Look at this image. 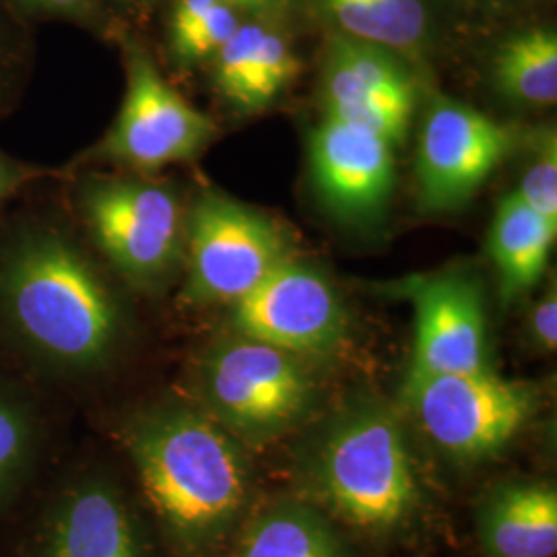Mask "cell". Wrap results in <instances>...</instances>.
Masks as SVG:
<instances>
[{
    "mask_svg": "<svg viewBox=\"0 0 557 557\" xmlns=\"http://www.w3.org/2000/svg\"><path fill=\"white\" fill-rule=\"evenodd\" d=\"M0 320L21 347L62 372L103 366L122 329L98 267L46 218L20 221L0 239Z\"/></svg>",
    "mask_w": 557,
    "mask_h": 557,
    "instance_id": "6da1fadb",
    "label": "cell"
},
{
    "mask_svg": "<svg viewBox=\"0 0 557 557\" xmlns=\"http://www.w3.org/2000/svg\"><path fill=\"white\" fill-rule=\"evenodd\" d=\"M145 496L168 533L186 549L223 537L248 496V467L218 419L163 407L126 432Z\"/></svg>",
    "mask_w": 557,
    "mask_h": 557,
    "instance_id": "7a4b0ae2",
    "label": "cell"
},
{
    "mask_svg": "<svg viewBox=\"0 0 557 557\" xmlns=\"http://www.w3.org/2000/svg\"><path fill=\"white\" fill-rule=\"evenodd\" d=\"M312 485L335 517L359 531L386 533L407 522L419 487L398 419L382 407L338 419L314 455Z\"/></svg>",
    "mask_w": 557,
    "mask_h": 557,
    "instance_id": "3957f363",
    "label": "cell"
},
{
    "mask_svg": "<svg viewBox=\"0 0 557 557\" xmlns=\"http://www.w3.org/2000/svg\"><path fill=\"white\" fill-rule=\"evenodd\" d=\"M77 209L103 257L131 285L156 289L174 275L184 255L186 218L170 186L85 180L77 188Z\"/></svg>",
    "mask_w": 557,
    "mask_h": 557,
    "instance_id": "277c9868",
    "label": "cell"
},
{
    "mask_svg": "<svg viewBox=\"0 0 557 557\" xmlns=\"http://www.w3.org/2000/svg\"><path fill=\"white\" fill-rule=\"evenodd\" d=\"M213 419L248 442L277 438L310 407L312 384L294 354L255 338L215 347L200 370Z\"/></svg>",
    "mask_w": 557,
    "mask_h": 557,
    "instance_id": "5b68a950",
    "label": "cell"
},
{
    "mask_svg": "<svg viewBox=\"0 0 557 557\" xmlns=\"http://www.w3.org/2000/svg\"><path fill=\"white\" fill-rule=\"evenodd\" d=\"M405 398L421 432L462 462L498 455L533 413L531 393L487 368L407 380Z\"/></svg>",
    "mask_w": 557,
    "mask_h": 557,
    "instance_id": "8992f818",
    "label": "cell"
},
{
    "mask_svg": "<svg viewBox=\"0 0 557 557\" xmlns=\"http://www.w3.org/2000/svg\"><path fill=\"white\" fill-rule=\"evenodd\" d=\"M190 304H236L287 262V239L273 221L215 195L200 197L186 218Z\"/></svg>",
    "mask_w": 557,
    "mask_h": 557,
    "instance_id": "52a82bcc",
    "label": "cell"
},
{
    "mask_svg": "<svg viewBox=\"0 0 557 557\" xmlns=\"http://www.w3.org/2000/svg\"><path fill=\"white\" fill-rule=\"evenodd\" d=\"M213 133V120L184 100L145 52L131 50L119 119L85 160L160 170L193 160Z\"/></svg>",
    "mask_w": 557,
    "mask_h": 557,
    "instance_id": "ba28073f",
    "label": "cell"
},
{
    "mask_svg": "<svg viewBox=\"0 0 557 557\" xmlns=\"http://www.w3.org/2000/svg\"><path fill=\"white\" fill-rule=\"evenodd\" d=\"M234 306L242 337L294 356L329 354L345 335V310L333 285L289 260Z\"/></svg>",
    "mask_w": 557,
    "mask_h": 557,
    "instance_id": "9c48e42d",
    "label": "cell"
},
{
    "mask_svg": "<svg viewBox=\"0 0 557 557\" xmlns=\"http://www.w3.org/2000/svg\"><path fill=\"white\" fill-rule=\"evenodd\" d=\"M512 133L471 106L444 101L423 124L418 180L423 202L440 211L471 199L512 149Z\"/></svg>",
    "mask_w": 557,
    "mask_h": 557,
    "instance_id": "30bf717a",
    "label": "cell"
},
{
    "mask_svg": "<svg viewBox=\"0 0 557 557\" xmlns=\"http://www.w3.org/2000/svg\"><path fill=\"white\" fill-rule=\"evenodd\" d=\"M405 294L416 306V345L407 380L487 368L483 299L471 278H413Z\"/></svg>",
    "mask_w": 557,
    "mask_h": 557,
    "instance_id": "8fae6325",
    "label": "cell"
},
{
    "mask_svg": "<svg viewBox=\"0 0 557 557\" xmlns=\"http://www.w3.org/2000/svg\"><path fill=\"white\" fill-rule=\"evenodd\" d=\"M310 160L322 199L347 218L376 213L393 193V145L358 126L326 116Z\"/></svg>",
    "mask_w": 557,
    "mask_h": 557,
    "instance_id": "7c38bea8",
    "label": "cell"
},
{
    "mask_svg": "<svg viewBox=\"0 0 557 557\" xmlns=\"http://www.w3.org/2000/svg\"><path fill=\"white\" fill-rule=\"evenodd\" d=\"M44 557H143L133 520L103 483H83L52 517Z\"/></svg>",
    "mask_w": 557,
    "mask_h": 557,
    "instance_id": "4fadbf2b",
    "label": "cell"
},
{
    "mask_svg": "<svg viewBox=\"0 0 557 557\" xmlns=\"http://www.w3.org/2000/svg\"><path fill=\"white\" fill-rule=\"evenodd\" d=\"M479 535L490 557H556V490L547 483L502 485L481 508Z\"/></svg>",
    "mask_w": 557,
    "mask_h": 557,
    "instance_id": "5bb4252c",
    "label": "cell"
},
{
    "mask_svg": "<svg viewBox=\"0 0 557 557\" xmlns=\"http://www.w3.org/2000/svg\"><path fill=\"white\" fill-rule=\"evenodd\" d=\"M556 236L557 225L541 218L517 193L499 202L490 234V255L506 296H518L537 285Z\"/></svg>",
    "mask_w": 557,
    "mask_h": 557,
    "instance_id": "9a60e30c",
    "label": "cell"
},
{
    "mask_svg": "<svg viewBox=\"0 0 557 557\" xmlns=\"http://www.w3.org/2000/svg\"><path fill=\"white\" fill-rule=\"evenodd\" d=\"M326 108L370 98H413V83L384 48L338 40L326 64Z\"/></svg>",
    "mask_w": 557,
    "mask_h": 557,
    "instance_id": "2e32d148",
    "label": "cell"
},
{
    "mask_svg": "<svg viewBox=\"0 0 557 557\" xmlns=\"http://www.w3.org/2000/svg\"><path fill=\"white\" fill-rule=\"evenodd\" d=\"M232 557H345L329 522L301 504H278L244 533Z\"/></svg>",
    "mask_w": 557,
    "mask_h": 557,
    "instance_id": "e0dca14e",
    "label": "cell"
},
{
    "mask_svg": "<svg viewBox=\"0 0 557 557\" xmlns=\"http://www.w3.org/2000/svg\"><path fill=\"white\" fill-rule=\"evenodd\" d=\"M499 89L518 101L554 106L557 100V38L547 29H531L506 41L494 60Z\"/></svg>",
    "mask_w": 557,
    "mask_h": 557,
    "instance_id": "ac0fdd59",
    "label": "cell"
},
{
    "mask_svg": "<svg viewBox=\"0 0 557 557\" xmlns=\"http://www.w3.org/2000/svg\"><path fill=\"white\" fill-rule=\"evenodd\" d=\"M326 11L359 41L405 50L425 32L421 0H324Z\"/></svg>",
    "mask_w": 557,
    "mask_h": 557,
    "instance_id": "d6986e66",
    "label": "cell"
},
{
    "mask_svg": "<svg viewBox=\"0 0 557 557\" xmlns=\"http://www.w3.org/2000/svg\"><path fill=\"white\" fill-rule=\"evenodd\" d=\"M262 34L264 29L259 25H239L234 36L218 52L215 79L221 94L244 108L250 103V87Z\"/></svg>",
    "mask_w": 557,
    "mask_h": 557,
    "instance_id": "ffe728a7",
    "label": "cell"
},
{
    "mask_svg": "<svg viewBox=\"0 0 557 557\" xmlns=\"http://www.w3.org/2000/svg\"><path fill=\"white\" fill-rule=\"evenodd\" d=\"M331 119L358 126L391 145L405 139L413 112V98H370L326 108Z\"/></svg>",
    "mask_w": 557,
    "mask_h": 557,
    "instance_id": "44dd1931",
    "label": "cell"
},
{
    "mask_svg": "<svg viewBox=\"0 0 557 557\" xmlns=\"http://www.w3.org/2000/svg\"><path fill=\"white\" fill-rule=\"evenodd\" d=\"M32 419L20 398L0 386V494L9 490L32 450Z\"/></svg>",
    "mask_w": 557,
    "mask_h": 557,
    "instance_id": "7402d4cb",
    "label": "cell"
},
{
    "mask_svg": "<svg viewBox=\"0 0 557 557\" xmlns=\"http://www.w3.org/2000/svg\"><path fill=\"white\" fill-rule=\"evenodd\" d=\"M298 60L285 40H281L277 34L264 32L257 64H255L248 110L267 106L289 81L298 75Z\"/></svg>",
    "mask_w": 557,
    "mask_h": 557,
    "instance_id": "603a6c76",
    "label": "cell"
},
{
    "mask_svg": "<svg viewBox=\"0 0 557 557\" xmlns=\"http://www.w3.org/2000/svg\"><path fill=\"white\" fill-rule=\"evenodd\" d=\"M238 17L225 4L218 2L190 29L172 38L174 50L182 60H200L220 52L223 44L238 29Z\"/></svg>",
    "mask_w": 557,
    "mask_h": 557,
    "instance_id": "cb8c5ba5",
    "label": "cell"
},
{
    "mask_svg": "<svg viewBox=\"0 0 557 557\" xmlns=\"http://www.w3.org/2000/svg\"><path fill=\"white\" fill-rule=\"evenodd\" d=\"M517 195L541 218L557 225V147L554 135L543 139L539 158L527 168Z\"/></svg>",
    "mask_w": 557,
    "mask_h": 557,
    "instance_id": "d4e9b609",
    "label": "cell"
},
{
    "mask_svg": "<svg viewBox=\"0 0 557 557\" xmlns=\"http://www.w3.org/2000/svg\"><path fill=\"white\" fill-rule=\"evenodd\" d=\"M23 79V57L15 38L7 32V27L0 21V112L2 108H9L21 91Z\"/></svg>",
    "mask_w": 557,
    "mask_h": 557,
    "instance_id": "484cf974",
    "label": "cell"
},
{
    "mask_svg": "<svg viewBox=\"0 0 557 557\" xmlns=\"http://www.w3.org/2000/svg\"><path fill=\"white\" fill-rule=\"evenodd\" d=\"M44 176H48L44 168L25 163L0 149V205Z\"/></svg>",
    "mask_w": 557,
    "mask_h": 557,
    "instance_id": "4316f807",
    "label": "cell"
},
{
    "mask_svg": "<svg viewBox=\"0 0 557 557\" xmlns=\"http://www.w3.org/2000/svg\"><path fill=\"white\" fill-rule=\"evenodd\" d=\"M533 335L545 351H556L557 347V298L556 289L547 292L541 299L531 319Z\"/></svg>",
    "mask_w": 557,
    "mask_h": 557,
    "instance_id": "83f0119b",
    "label": "cell"
},
{
    "mask_svg": "<svg viewBox=\"0 0 557 557\" xmlns=\"http://www.w3.org/2000/svg\"><path fill=\"white\" fill-rule=\"evenodd\" d=\"M218 2L221 0H178L172 15V38L190 29Z\"/></svg>",
    "mask_w": 557,
    "mask_h": 557,
    "instance_id": "f1b7e54d",
    "label": "cell"
},
{
    "mask_svg": "<svg viewBox=\"0 0 557 557\" xmlns=\"http://www.w3.org/2000/svg\"><path fill=\"white\" fill-rule=\"evenodd\" d=\"M21 2L27 4L29 9L50 13V15H77L91 4V0H21Z\"/></svg>",
    "mask_w": 557,
    "mask_h": 557,
    "instance_id": "f546056e",
    "label": "cell"
},
{
    "mask_svg": "<svg viewBox=\"0 0 557 557\" xmlns=\"http://www.w3.org/2000/svg\"><path fill=\"white\" fill-rule=\"evenodd\" d=\"M225 4H238V7H246V9H269L275 0H221Z\"/></svg>",
    "mask_w": 557,
    "mask_h": 557,
    "instance_id": "4dcf8cb0",
    "label": "cell"
}]
</instances>
